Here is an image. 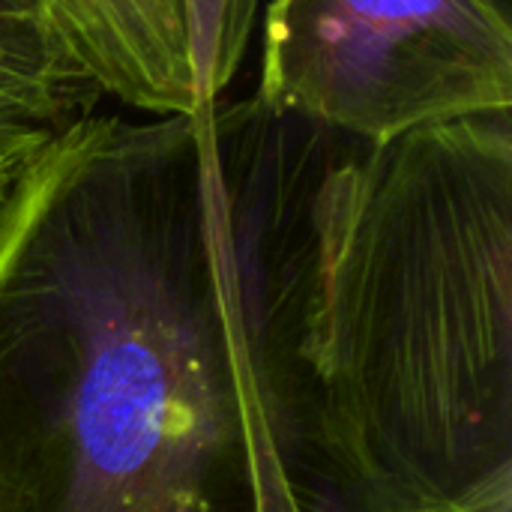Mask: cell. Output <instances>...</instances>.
<instances>
[{
  "mask_svg": "<svg viewBox=\"0 0 512 512\" xmlns=\"http://www.w3.org/2000/svg\"><path fill=\"white\" fill-rule=\"evenodd\" d=\"M288 348L309 512L512 498V114L366 144L291 117Z\"/></svg>",
  "mask_w": 512,
  "mask_h": 512,
  "instance_id": "cell-2",
  "label": "cell"
},
{
  "mask_svg": "<svg viewBox=\"0 0 512 512\" xmlns=\"http://www.w3.org/2000/svg\"><path fill=\"white\" fill-rule=\"evenodd\" d=\"M84 81L153 120L213 111L237 78L258 0H39Z\"/></svg>",
  "mask_w": 512,
  "mask_h": 512,
  "instance_id": "cell-4",
  "label": "cell"
},
{
  "mask_svg": "<svg viewBox=\"0 0 512 512\" xmlns=\"http://www.w3.org/2000/svg\"><path fill=\"white\" fill-rule=\"evenodd\" d=\"M51 129L39 126H0V204L12 195L24 171L51 141Z\"/></svg>",
  "mask_w": 512,
  "mask_h": 512,
  "instance_id": "cell-6",
  "label": "cell"
},
{
  "mask_svg": "<svg viewBox=\"0 0 512 512\" xmlns=\"http://www.w3.org/2000/svg\"><path fill=\"white\" fill-rule=\"evenodd\" d=\"M258 24L252 99L273 114L366 144L512 114L504 0H273Z\"/></svg>",
  "mask_w": 512,
  "mask_h": 512,
  "instance_id": "cell-3",
  "label": "cell"
},
{
  "mask_svg": "<svg viewBox=\"0 0 512 512\" xmlns=\"http://www.w3.org/2000/svg\"><path fill=\"white\" fill-rule=\"evenodd\" d=\"M477 512H512V498L510 501H498V504H492V507H486V510H477Z\"/></svg>",
  "mask_w": 512,
  "mask_h": 512,
  "instance_id": "cell-7",
  "label": "cell"
},
{
  "mask_svg": "<svg viewBox=\"0 0 512 512\" xmlns=\"http://www.w3.org/2000/svg\"><path fill=\"white\" fill-rule=\"evenodd\" d=\"M0 512H306L207 114H87L0 204Z\"/></svg>",
  "mask_w": 512,
  "mask_h": 512,
  "instance_id": "cell-1",
  "label": "cell"
},
{
  "mask_svg": "<svg viewBox=\"0 0 512 512\" xmlns=\"http://www.w3.org/2000/svg\"><path fill=\"white\" fill-rule=\"evenodd\" d=\"M99 99L54 42L42 3L0 0V126L60 132L93 114Z\"/></svg>",
  "mask_w": 512,
  "mask_h": 512,
  "instance_id": "cell-5",
  "label": "cell"
}]
</instances>
